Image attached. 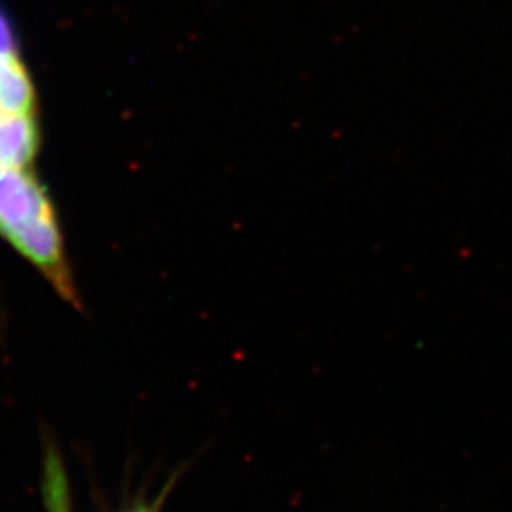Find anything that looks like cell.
<instances>
[{
	"instance_id": "6da1fadb",
	"label": "cell",
	"mask_w": 512,
	"mask_h": 512,
	"mask_svg": "<svg viewBox=\"0 0 512 512\" xmlns=\"http://www.w3.org/2000/svg\"><path fill=\"white\" fill-rule=\"evenodd\" d=\"M54 213L46 188L29 169L0 167V236L14 238L31 222Z\"/></svg>"
},
{
	"instance_id": "7a4b0ae2",
	"label": "cell",
	"mask_w": 512,
	"mask_h": 512,
	"mask_svg": "<svg viewBox=\"0 0 512 512\" xmlns=\"http://www.w3.org/2000/svg\"><path fill=\"white\" fill-rule=\"evenodd\" d=\"M0 114L37 116V90L19 48L0 50Z\"/></svg>"
},
{
	"instance_id": "3957f363",
	"label": "cell",
	"mask_w": 512,
	"mask_h": 512,
	"mask_svg": "<svg viewBox=\"0 0 512 512\" xmlns=\"http://www.w3.org/2000/svg\"><path fill=\"white\" fill-rule=\"evenodd\" d=\"M40 148L37 116L0 114V167L29 169Z\"/></svg>"
},
{
	"instance_id": "277c9868",
	"label": "cell",
	"mask_w": 512,
	"mask_h": 512,
	"mask_svg": "<svg viewBox=\"0 0 512 512\" xmlns=\"http://www.w3.org/2000/svg\"><path fill=\"white\" fill-rule=\"evenodd\" d=\"M44 495L48 503V512H71L69 486L63 471V463L54 450L46 458V478H44Z\"/></svg>"
},
{
	"instance_id": "5b68a950",
	"label": "cell",
	"mask_w": 512,
	"mask_h": 512,
	"mask_svg": "<svg viewBox=\"0 0 512 512\" xmlns=\"http://www.w3.org/2000/svg\"><path fill=\"white\" fill-rule=\"evenodd\" d=\"M19 48L16 29L12 25V19L0 6V50H14Z\"/></svg>"
},
{
	"instance_id": "8992f818",
	"label": "cell",
	"mask_w": 512,
	"mask_h": 512,
	"mask_svg": "<svg viewBox=\"0 0 512 512\" xmlns=\"http://www.w3.org/2000/svg\"><path fill=\"white\" fill-rule=\"evenodd\" d=\"M131 512H152V511H148V509H137V511H131Z\"/></svg>"
}]
</instances>
